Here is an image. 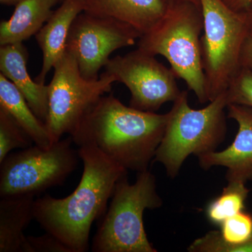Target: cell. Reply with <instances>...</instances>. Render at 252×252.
I'll return each mask as SVG.
<instances>
[{"mask_svg":"<svg viewBox=\"0 0 252 252\" xmlns=\"http://www.w3.org/2000/svg\"><path fill=\"white\" fill-rule=\"evenodd\" d=\"M33 143L9 113L0 107V163L13 149L28 148Z\"/></svg>","mask_w":252,"mask_h":252,"instance_id":"20","label":"cell"},{"mask_svg":"<svg viewBox=\"0 0 252 252\" xmlns=\"http://www.w3.org/2000/svg\"><path fill=\"white\" fill-rule=\"evenodd\" d=\"M228 105L225 92L204 108L193 109L189 105L188 91H182L167 112L166 127L153 162L161 163L173 179L189 156L199 157L216 151L226 135Z\"/></svg>","mask_w":252,"mask_h":252,"instance_id":"4","label":"cell"},{"mask_svg":"<svg viewBox=\"0 0 252 252\" xmlns=\"http://www.w3.org/2000/svg\"><path fill=\"white\" fill-rule=\"evenodd\" d=\"M104 68L116 82L128 89L129 106L139 110L157 112L166 102H174L182 92L173 71L156 56L139 49L110 59Z\"/></svg>","mask_w":252,"mask_h":252,"instance_id":"10","label":"cell"},{"mask_svg":"<svg viewBox=\"0 0 252 252\" xmlns=\"http://www.w3.org/2000/svg\"><path fill=\"white\" fill-rule=\"evenodd\" d=\"M156 177L149 170L137 172L133 185L127 175L117 182L108 210L94 235V252H157L144 229V212L162 206Z\"/></svg>","mask_w":252,"mask_h":252,"instance_id":"5","label":"cell"},{"mask_svg":"<svg viewBox=\"0 0 252 252\" xmlns=\"http://www.w3.org/2000/svg\"><path fill=\"white\" fill-rule=\"evenodd\" d=\"M28 51L23 43L0 46V72L21 91L34 114L45 123L49 86L33 81L28 72Z\"/></svg>","mask_w":252,"mask_h":252,"instance_id":"13","label":"cell"},{"mask_svg":"<svg viewBox=\"0 0 252 252\" xmlns=\"http://www.w3.org/2000/svg\"><path fill=\"white\" fill-rule=\"evenodd\" d=\"M225 93L228 104L252 107V71L246 67L240 68Z\"/></svg>","mask_w":252,"mask_h":252,"instance_id":"21","label":"cell"},{"mask_svg":"<svg viewBox=\"0 0 252 252\" xmlns=\"http://www.w3.org/2000/svg\"><path fill=\"white\" fill-rule=\"evenodd\" d=\"M22 0H0L1 4L6 5V6H16L18 3Z\"/></svg>","mask_w":252,"mask_h":252,"instance_id":"26","label":"cell"},{"mask_svg":"<svg viewBox=\"0 0 252 252\" xmlns=\"http://www.w3.org/2000/svg\"><path fill=\"white\" fill-rule=\"evenodd\" d=\"M190 252H252V215L244 211L225 220L189 247Z\"/></svg>","mask_w":252,"mask_h":252,"instance_id":"17","label":"cell"},{"mask_svg":"<svg viewBox=\"0 0 252 252\" xmlns=\"http://www.w3.org/2000/svg\"><path fill=\"white\" fill-rule=\"evenodd\" d=\"M203 31L201 6L170 1L161 19L137 42V49L163 56L176 77L185 81L201 104L210 102L200 51Z\"/></svg>","mask_w":252,"mask_h":252,"instance_id":"3","label":"cell"},{"mask_svg":"<svg viewBox=\"0 0 252 252\" xmlns=\"http://www.w3.org/2000/svg\"><path fill=\"white\" fill-rule=\"evenodd\" d=\"M71 136L49 148L32 146L9 154L0 163V198L13 195L36 196L63 185L79 164V152Z\"/></svg>","mask_w":252,"mask_h":252,"instance_id":"7","label":"cell"},{"mask_svg":"<svg viewBox=\"0 0 252 252\" xmlns=\"http://www.w3.org/2000/svg\"><path fill=\"white\" fill-rule=\"evenodd\" d=\"M200 1L204 31L200 51L210 102L228 90L242 67V50L250 32L244 11H233L222 0Z\"/></svg>","mask_w":252,"mask_h":252,"instance_id":"6","label":"cell"},{"mask_svg":"<svg viewBox=\"0 0 252 252\" xmlns=\"http://www.w3.org/2000/svg\"><path fill=\"white\" fill-rule=\"evenodd\" d=\"M85 9L84 0H63L47 22L35 35L42 53V66L36 82L45 84L46 76L54 69L66 49L71 26L78 15Z\"/></svg>","mask_w":252,"mask_h":252,"instance_id":"12","label":"cell"},{"mask_svg":"<svg viewBox=\"0 0 252 252\" xmlns=\"http://www.w3.org/2000/svg\"><path fill=\"white\" fill-rule=\"evenodd\" d=\"M228 7L233 11L242 12L247 9L252 0H222Z\"/></svg>","mask_w":252,"mask_h":252,"instance_id":"24","label":"cell"},{"mask_svg":"<svg viewBox=\"0 0 252 252\" xmlns=\"http://www.w3.org/2000/svg\"><path fill=\"white\" fill-rule=\"evenodd\" d=\"M228 117L238 125L235 140L221 152H210L198 157L204 170L214 166L227 169L228 182L239 181L247 183L252 180V107L242 104H228Z\"/></svg>","mask_w":252,"mask_h":252,"instance_id":"11","label":"cell"},{"mask_svg":"<svg viewBox=\"0 0 252 252\" xmlns=\"http://www.w3.org/2000/svg\"><path fill=\"white\" fill-rule=\"evenodd\" d=\"M167 119V113L127 107L111 94L99 98L71 137L78 147L94 144L126 170L143 172L153 162Z\"/></svg>","mask_w":252,"mask_h":252,"instance_id":"2","label":"cell"},{"mask_svg":"<svg viewBox=\"0 0 252 252\" xmlns=\"http://www.w3.org/2000/svg\"><path fill=\"white\" fill-rule=\"evenodd\" d=\"M84 172L79 185L69 196L55 198L46 194L34 201V220L41 228L59 238L72 252L89 250L94 220L104 216L117 182L127 170L95 145L79 146Z\"/></svg>","mask_w":252,"mask_h":252,"instance_id":"1","label":"cell"},{"mask_svg":"<svg viewBox=\"0 0 252 252\" xmlns=\"http://www.w3.org/2000/svg\"><path fill=\"white\" fill-rule=\"evenodd\" d=\"M250 190L246 183L230 181L221 193L214 198L205 208L207 220L215 225H220L230 217L245 210V203Z\"/></svg>","mask_w":252,"mask_h":252,"instance_id":"19","label":"cell"},{"mask_svg":"<svg viewBox=\"0 0 252 252\" xmlns=\"http://www.w3.org/2000/svg\"><path fill=\"white\" fill-rule=\"evenodd\" d=\"M49 84V110L45 122L54 143L65 134L72 136L102 96L112 91L116 82L104 72L96 80L81 75L72 55L64 51L54 66Z\"/></svg>","mask_w":252,"mask_h":252,"instance_id":"8","label":"cell"},{"mask_svg":"<svg viewBox=\"0 0 252 252\" xmlns=\"http://www.w3.org/2000/svg\"><path fill=\"white\" fill-rule=\"evenodd\" d=\"M33 252H72L59 238L46 232L41 236H27Z\"/></svg>","mask_w":252,"mask_h":252,"instance_id":"22","label":"cell"},{"mask_svg":"<svg viewBox=\"0 0 252 252\" xmlns=\"http://www.w3.org/2000/svg\"><path fill=\"white\" fill-rule=\"evenodd\" d=\"M0 107L9 113L36 145L43 148H49L53 145L54 142L45 123L36 117L21 91L1 73Z\"/></svg>","mask_w":252,"mask_h":252,"instance_id":"18","label":"cell"},{"mask_svg":"<svg viewBox=\"0 0 252 252\" xmlns=\"http://www.w3.org/2000/svg\"><path fill=\"white\" fill-rule=\"evenodd\" d=\"M241 67L252 71V34L250 33L245 39L242 50Z\"/></svg>","mask_w":252,"mask_h":252,"instance_id":"23","label":"cell"},{"mask_svg":"<svg viewBox=\"0 0 252 252\" xmlns=\"http://www.w3.org/2000/svg\"><path fill=\"white\" fill-rule=\"evenodd\" d=\"M34 195L0 199V252H33L24 230L34 220Z\"/></svg>","mask_w":252,"mask_h":252,"instance_id":"15","label":"cell"},{"mask_svg":"<svg viewBox=\"0 0 252 252\" xmlns=\"http://www.w3.org/2000/svg\"><path fill=\"white\" fill-rule=\"evenodd\" d=\"M170 2V0H84V11L122 21L143 35L161 19Z\"/></svg>","mask_w":252,"mask_h":252,"instance_id":"14","label":"cell"},{"mask_svg":"<svg viewBox=\"0 0 252 252\" xmlns=\"http://www.w3.org/2000/svg\"><path fill=\"white\" fill-rule=\"evenodd\" d=\"M142 36L125 23L84 11L71 26L65 50L75 59L81 75L96 80L113 52L135 45Z\"/></svg>","mask_w":252,"mask_h":252,"instance_id":"9","label":"cell"},{"mask_svg":"<svg viewBox=\"0 0 252 252\" xmlns=\"http://www.w3.org/2000/svg\"><path fill=\"white\" fill-rule=\"evenodd\" d=\"M170 1H187V2L193 3V4L196 5V6H200V0H170Z\"/></svg>","mask_w":252,"mask_h":252,"instance_id":"27","label":"cell"},{"mask_svg":"<svg viewBox=\"0 0 252 252\" xmlns=\"http://www.w3.org/2000/svg\"><path fill=\"white\" fill-rule=\"evenodd\" d=\"M244 12H245V16H246L247 21H248L250 33L252 34V2L250 4V6L247 8V9L244 11Z\"/></svg>","mask_w":252,"mask_h":252,"instance_id":"25","label":"cell"},{"mask_svg":"<svg viewBox=\"0 0 252 252\" xmlns=\"http://www.w3.org/2000/svg\"><path fill=\"white\" fill-rule=\"evenodd\" d=\"M63 0H22L9 20L0 23V46L23 43L36 35Z\"/></svg>","mask_w":252,"mask_h":252,"instance_id":"16","label":"cell"}]
</instances>
